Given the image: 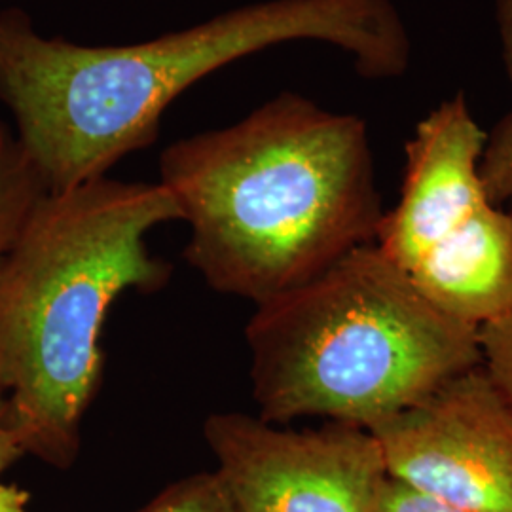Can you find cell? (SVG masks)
Here are the masks:
<instances>
[{
  "instance_id": "5",
  "label": "cell",
  "mask_w": 512,
  "mask_h": 512,
  "mask_svg": "<svg viewBox=\"0 0 512 512\" xmlns=\"http://www.w3.org/2000/svg\"><path fill=\"white\" fill-rule=\"evenodd\" d=\"M203 437L239 512H372L387 476L376 437L344 421L294 431L217 412Z\"/></svg>"
},
{
  "instance_id": "9",
  "label": "cell",
  "mask_w": 512,
  "mask_h": 512,
  "mask_svg": "<svg viewBox=\"0 0 512 512\" xmlns=\"http://www.w3.org/2000/svg\"><path fill=\"white\" fill-rule=\"evenodd\" d=\"M495 19L503 48L505 67L512 84V0H495ZM480 177L488 198L512 211V110L486 137L480 160Z\"/></svg>"
},
{
  "instance_id": "7",
  "label": "cell",
  "mask_w": 512,
  "mask_h": 512,
  "mask_svg": "<svg viewBox=\"0 0 512 512\" xmlns=\"http://www.w3.org/2000/svg\"><path fill=\"white\" fill-rule=\"evenodd\" d=\"M486 137L461 93L416 126L401 198L385 211L374 241L404 274L469 238L494 207L480 177Z\"/></svg>"
},
{
  "instance_id": "6",
  "label": "cell",
  "mask_w": 512,
  "mask_h": 512,
  "mask_svg": "<svg viewBox=\"0 0 512 512\" xmlns=\"http://www.w3.org/2000/svg\"><path fill=\"white\" fill-rule=\"evenodd\" d=\"M370 433L387 475L469 511L512 512V406L482 363Z\"/></svg>"
},
{
  "instance_id": "1",
  "label": "cell",
  "mask_w": 512,
  "mask_h": 512,
  "mask_svg": "<svg viewBox=\"0 0 512 512\" xmlns=\"http://www.w3.org/2000/svg\"><path fill=\"white\" fill-rule=\"evenodd\" d=\"M323 42L370 80L399 78L412 40L393 0H260L129 44L44 37L21 8L0 12V101L48 192L107 177L152 147L184 92L289 42Z\"/></svg>"
},
{
  "instance_id": "14",
  "label": "cell",
  "mask_w": 512,
  "mask_h": 512,
  "mask_svg": "<svg viewBox=\"0 0 512 512\" xmlns=\"http://www.w3.org/2000/svg\"><path fill=\"white\" fill-rule=\"evenodd\" d=\"M29 501L27 490L0 480V512H29Z\"/></svg>"
},
{
  "instance_id": "10",
  "label": "cell",
  "mask_w": 512,
  "mask_h": 512,
  "mask_svg": "<svg viewBox=\"0 0 512 512\" xmlns=\"http://www.w3.org/2000/svg\"><path fill=\"white\" fill-rule=\"evenodd\" d=\"M137 512H239L215 471L169 484Z\"/></svg>"
},
{
  "instance_id": "8",
  "label": "cell",
  "mask_w": 512,
  "mask_h": 512,
  "mask_svg": "<svg viewBox=\"0 0 512 512\" xmlns=\"http://www.w3.org/2000/svg\"><path fill=\"white\" fill-rule=\"evenodd\" d=\"M46 192L16 131L0 120V264Z\"/></svg>"
},
{
  "instance_id": "3",
  "label": "cell",
  "mask_w": 512,
  "mask_h": 512,
  "mask_svg": "<svg viewBox=\"0 0 512 512\" xmlns=\"http://www.w3.org/2000/svg\"><path fill=\"white\" fill-rule=\"evenodd\" d=\"M181 220L160 183L101 177L46 192L0 264V387L25 456L67 471L105 372L110 306L156 293L171 264L148 234Z\"/></svg>"
},
{
  "instance_id": "12",
  "label": "cell",
  "mask_w": 512,
  "mask_h": 512,
  "mask_svg": "<svg viewBox=\"0 0 512 512\" xmlns=\"http://www.w3.org/2000/svg\"><path fill=\"white\" fill-rule=\"evenodd\" d=\"M372 512H475L463 509L454 503H448L435 495L425 494L418 488L385 476Z\"/></svg>"
},
{
  "instance_id": "11",
  "label": "cell",
  "mask_w": 512,
  "mask_h": 512,
  "mask_svg": "<svg viewBox=\"0 0 512 512\" xmlns=\"http://www.w3.org/2000/svg\"><path fill=\"white\" fill-rule=\"evenodd\" d=\"M482 365L512 406V308L478 327Z\"/></svg>"
},
{
  "instance_id": "2",
  "label": "cell",
  "mask_w": 512,
  "mask_h": 512,
  "mask_svg": "<svg viewBox=\"0 0 512 512\" xmlns=\"http://www.w3.org/2000/svg\"><path fill=\"white\" fill-rule=\"evenodd\" d=\"M158 183L190 226L184 260L255 306L374 243L385 213L365 120L294 92L165 147Z\"/></svg>"
},
{
  "instance_id": "4",
  "label": "cell",
  "mask_w": 512,
  "mask_h": 512,
  "mask_svg": "<svg viewBox=\"0 0 512 512\" xmlns=\"http://www.w3.org/2000/svg\"><path fill=\"white\" fill-rule=\"evenodd\" d=\"M245 340L258 418L374 429L480 365L478 327L439 310L368 243L256 310Z\"/></svg>"
},
{
  "instance_id": "13",
  "label": "cell",
  "mask_w": 512,
  "mask_h": 512,
  "mask_svg": "<svg viewBox=\"0 0 512 512\" xmlns=\"http://www.w3.org/2000/svg\"><path fill=\"white\" fill-rule=\"evenodd\" d=\"M25 452L19 444L16 433L10 427L8 421V406H6V395L0 387V473L12 467L18 459L23 458Z\"/></svg>"
}]
</instances>
